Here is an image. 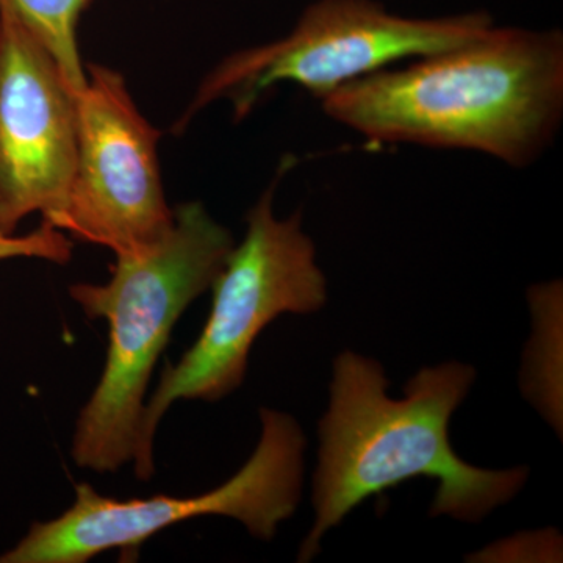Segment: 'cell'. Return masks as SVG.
Listing matches in <instances>:
<instances>
[{"instance_id":"obj_1","label":"cell","mask_w":563,"mask_h":563,"mask_svg":"<svg viewBox=\"0 0 563 563\" xmlns=\"http://www.w3.org/2000/svg\"><path fill=\"white\" fill-rule=\"evenodd\" d=\"M321 103L333 121L379 143L479 151L523 168L561 124L563 36L493 25L406 68L343 85Z\"/></svg>"},{"instance_id":"obj_2","label":"cell","mask_w":563,"mask_h":563,"mask_svg":"<svg viewBox=\"0 0 563 563\" xmlns=\"http://www.w3.org/2000/svg\"><path fill=\"white\" fill-rule=\"evenodd\" d=\"M474 377V368L459 362L422 368L407 383L406 396L391 399L379 362L351 351L335 358L313 476L317 518L299 562L312 561L322 536L366 498L415 477L439 481L431 517L451 515L470 523L523 488L528 470L476 468L451 446L448 426Z\"/></svg>"},{"instance_id":"obj_3","label":"cell","mask_w":563,"mask_h":563,"mask_svg":"<svg viewBox=\"0 0 563 563\" xmlns=\"http://www.w3.org/2000/svg\"><path fill=\"white\" fill-rule=\"evenodd\" d=\"M235 246L231 231L201 202L174 209L169 232L135 254L114 255L110 279L70 285L88 318L109 322L99 384L77 418L73 459L81 468L117 473L141 461L144 396L174 324L209 290Z\"/></svg>"},{"instance_id":"obj_4","label":"cell","mask_w":563,"mask_h":563,"mask_svg":"<svg viewBox=\"0 0 563 563\" xmlns=\"http://www.w3.org/2000/svg\"><path fill=\"white\" fill-rule=\"evenodd\" d=\"M279 176L247 213L242 244L233 246L213 288L209 320L201 335L176 365L163 372L141 422V461L136 477L155 473L154 440L158 422L181 399L218 401L231 395L246 376L252 344L282 313H313L328 299L317 251L302 232L301 211L277 220L273 211Z\"/></svg>"},{"instance_id":"obj_5","label":"cell","mask_w":563,"mask_h":563,"mask_svg":"<svg viewBox=\"0 0 563 563\" xmlns=\"http://www.w3.org/2000/svg\"><path fill=\"white\" fill-rule=\"evenodd\" d=\"M490 14L406 18L376 0H317L285 38L235 52L207 74L176 135L211 102L228 99L242 121L279 84H296L317 98L393 63L421 58L479 38L493 27Z\"/></svg>"},{"instance_id":"obj_6","label":"cell","mask_w":563,"mask_h":563,"mask_svg":"<svg viewBox=\"0 0 563 563\" xmlns=\"http://www.w3.org/2000/svg\"><path fill=\"white\" fill-rule=\"evenodd\" d=\"M262 439L232 479L190 498H109L90 484L76 485V501L60 517L33 523L0 563H85L106 551L125 561L155 533L191 518L222 515L272 540L301 499L306 437L290 415L262 409Z\"/></svg>"},{"instance_id":"obj_7","label":"cell","mask_w":563,"mask_h":563,"mask_svg":"<svg viewBox=\"0 0 563 563\" xmlns=\"http://www.w3.org/2000/svg\"><path fill=\"white\" fill-rule=\"evenodd\" d=\"M85 68L68 202L51 225L114 255L135 254L173 228L158 165L162 132L136 109L118 70L96 63Z\"/></svg>"},{"instance_id":"obj_8","label":"cell","mask_w":563,"mask_h":563,"mask_svg":"<svg viewBox=\"0 0 563 563\" xmlns=\"http://www.w3.org/2000/svg\"><path fill=\"white\" fill-rule=\"evenodd\" d=\"M77 154V95L60 66L9 10L0 9V232L68 202Z\"/></svg>"},{"instance_id":"obj_9","label":"cell","mask_w":563,"mask_h":563,"mask_svg":"<svg viewBox=\"0 0 563 563\" xmlns=\"http://www.w3.org/2000/svg\"><path fill=\"white\" fill-rule=\"evenodd\" d=\"M92 0H0L51 52L77 96L87 87V68L79 49L80 18Z\"/></svg>"},{"instance_id":"obj_10","label":"cell","mask_w":563,"mask_h":563,"mask_svg":"<svg viewBox=\"0 0 563 563\" xmlns=\"http://www.w3.org/2000/svg\"><path fill=\"white\" fill-rule=\"evenodd\" d=\"M73 257V242L47 222L27 235H7L0 232V262L10 258H40L65 265Z\"/></svg>"}]
</instances>
